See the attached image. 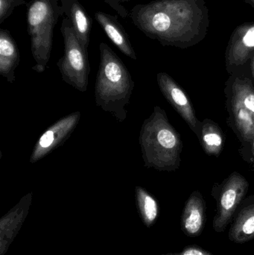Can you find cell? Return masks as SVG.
Masks as SVG:
<instances>
[{
    "label": "cell",
    "instance_id": "7",
    "mask_svg": "<svg viewBox=\"0 0 254 255\" xmlns=\"http://www.w3.org/2000/svg\"><path fill=\"white\" fill-rule=\"evenodd\" d=\"M80 119V112H73L48 128L36 142L30 156V163H37L49 153L61 146L71 136Z\"/></svg>",
    "mask_w": 254,
    "mask_h": 255
},
{
    "label": "cell",
    "instance_id": "12",
    "mask_svg": "<svg viewBox=\"0 0 254 255\" xmlns=\"http://www.w3.org/2000/svg\"><path fill=\"white\" fill-rule=\"evenodd\" d=\"M64 16L69 18L81 44L88 50L92 20L79 0H60Z\"/></svg>",
    "mask_w": 254,
    "mask_h": 255
},
{
    "label": "cell",
    "instance_id": "13",
    "mask_svg": "<svg viewBox=\"0 0 254 255\" xmlns=\"http://www.w3.org/2000/svg\"><path fill=\"white\" fill-rule=\"evenodd\" d=\"M20 61L19 48L7 30L0 28V75L7 82L16 80L15 70Z\"/></svg>",
    "mask_w": 254,
    "mask_h": 255
},
{
    "label": "cell",
    "instance_id": "15",
    "mask_svg": "<svg viewBox=\"0 0 254 255\" xmlns=\"http://www.w3.org/2000/svg\"><path fill=\"white\" fill-rule=\"evenodd\" d=\"M136 191L145 216L148 221L152 223L158 217V206L157 201L142 187H137Z\"/></svg>",
    "mask_w": 254,
    "mask_h": 255
},
{
    "label": "cell",
    "instance_id": "19",
    "mask_svg": "<svg viewBox=\"0 0 254 255\" xmlns=\"http://www.w3.org/2000/svg\"><path fill=\"white\" fill-rule=\"evenodd\" d=\"M240 154L245 161L254 164V136L249 145L241 146L240 148Z\"/></svg>",
    "mask_w": 254,
    "mask_h": 255
},
{
    "label": "cell",
    "instance_id": "6",
    "mask_svg": "<svg viewBox=\"0 0 254 255\" xmlns=\"http://www.w3.org/2000/svg\"><path fill=\"white\" fill-rule=\"evenodd\" d=\"M249 190V181L238 172H233L222 183L213 185L211 195L216 200V213L213 228L216 233L226 230Z\"/></svg>",
    "mask_w": 254,
    "mask_h": 255
},
{
    "label": "cell",
    "instance_id": "8",
    "mask_svg": "<svg viewBox=\"0 0 254 255\" xmlns=\"http://www.w3.org/2000/svg\"><path fill=\"white\" fill-rule=\"evenodd\" d=\"M157 81L158 87L166 100L174 108L198 138L201 122L197 118L195 109L187 94L167 73H158Z\"/></svg>",
    "mask_w": 254,
    "mask_h": 255
},
{
    "label": "cell",
    "instance_id": "18",
    "mask_svg": "<svg viewBox=\"0 0 254 255\" xmlns=\"http://www.w3.org/2000/svg\"><path fill=\"white\" fill-rule=\"evenodd\" d=\"M169 255H214L208 250L197 245L186 246L181 252Z\"/></svg>",
    "mask_w": 254,
    "mask_h": 255
},
{
    "label": "cell",
    "instance_id": "14",
    "mask_svg": "<svg viewBox=\"0 0 254 255\" xmlns=\"http://www.w3.org/2000/svg\"><path fill=\"white\" fill-rule=\"evenodd\" d=\"M198 139L206 154L210 156L220 155L225 146V134L220 127L212 120L201 121Z\"/></svg>",
    "mask_w": 254,
    "mask_h": 255
},
{
    "label": "cell",
    "instance_id": "4",
    "mask_svg": "<svg viewBox=\"0 0 254 255\" xmlns=\"http://www.w3.org/2000/svg\"><path fill=\"white\" fill-rule=\"evenodd\" d=\"M228 124L246 146L254 136V82L252 78L234 73L225 83Z\"/></svg>",
    "mask_w": 254,
    "mask_h": 255
},
{
    "label": "cell",
    "instance_id": "1",
    "mask_svg": "<svg viewBox=\"0 0 254 255\" xmlns=\"http://www.w3.org/2000/svg\"><path fill=\"white\" fill-rule=\"evenodd\" d=\"M139 142L146 167L165 172H173L180 167L183 142L160 106H155L152 115L143 122Z\"/></svg>",
    "mask_w": 254,
    "mask_h": 255
},
{
    "label": "cell",
    "instance_id": "10",
    "mask_svg": "<svg viewBox=\"0 0 254 255\" xmlns=\"http://www.w3.org/2000/svg\"><path fill=\"white\" fill-rule=\"evenodd\" d=\"M228 239L236 244H244L254 240V195L245 198L234 214Z\"/></svg>",
    "mask_w": 254,
    "mask_h": 255
},
{
    "label": "cell",
    "instance_id": "5",
    "mask_svg": "<svg viewBox=\"0 0 254 255\" xmlns=\"http://www.w3.org/2000/svg\"><path fill=\"white\" fill-rule=\"evenodd\" d=\"M61 31L64 38V55L57 66L63 81L80 92H86L90 73L87 50L81 44L67 16H63Z\"/></svg>",
    "mask_w": 254,
    "mask_h": 255
},
{
    "label": "cell",
    "instance_id": "16",
    "mask_svg": "<svg viewBox=\"0 0 254 255\" xmlns=\"http://www.w3.org/2000/svg\"><path fill=\"white\" fill-rule=\"evenodd\" d=\"M26 3L25 0H0V24L12 14L16 7Z\"/></svg>",
    "mask_w": 254,
    "mask_h": 255
},
{
    "label": "cell",
    "instance_id": "20",
    "mask_svg": "<svg viewBox=\"0 0 254 255\" xmlns=\"http://www.w3.org/2000/svg\"><path fill=\"white\" fill-rule=\"evenodd\" d=\"M252 79L254 82V57L253 59H252Z\"/></svg>",
    "mask_w": 254,
    "mask_h": 255
},
{
    "label": "cell",
    "instance_id": "2",
    "mask_svg": "<svg viewBox=\"0 0 254 255\" xmlns=\"http://www.w3.org/2000/svg\"><path fill=\"white\" fill-rule=\"evenodd\" d=\"M100 63L95 84V105L118 122L127 118L134 82L123 61L105 43L99 45Z\"/></svg>",
    "mask_w": 254,
    "mask_h": 255
},
{
    "label": "cell",
    "instance_id": "17",
    "mask_svg": "<svg viewBox=\"0 0 254 255\" xmlns=\"http://www.w3.org/2000/svg\"><path fill=\"white\" fill-rule=\"evenodd\" d=\"M106 4H108L121 17L125 19L129 16L130 12L126 7L123 5V3L128 2L130 0H102Z\"/></svg>",
    "mask_w": 254,
    "mask_h": 255
},
{
    "label": "cell",
    "instance_id": "9",
    "mask_svg": "<svg viewBox=\"0 0 254 255\" xmlns=\"http://www.w3.org/2000/svg\"><path fill=\"white\" fill-rule=\"evenodd\" d=\"M207 223V205L201 192H192L185 203L181 216V229L189 238L202 234Z\"/></svg>",
    "mask_w": 254,
    "mask_h": 255
},
{
    "label": "cell",
    "instance_id": "3",
    "mask_svg": "<svg viewBox=\"0 0 254 255\" xmlns=\"http://www.w3.org/2000/svg\"><path fill=\"white\" fill-rule=\"evenodd\" d=\"M25 5L27 30L35 61L32 70L42 73L50 59L55 27L64 16V9L60 0H28Z\"/></svg>",
    "mask_w": 254,
    "mask_h": 255
},
{
    "label": "cell",
    "instance_id": "11",
    "mask_svg": "<svg viewBox=\"0 0 254 255\" xmlns=\"http://www.w3.org/2000/svg\"><path fill=\"white\" fill-rule=\"evenodd\" d=\"M97 22L102 27L112 43L124 54L131 59L137 60V57L128 33L118 19L117 16L102 11L95 13Z\"/></svg>",
    "mask_w": 254,
    "mask_h": 255
}]
</instances>
